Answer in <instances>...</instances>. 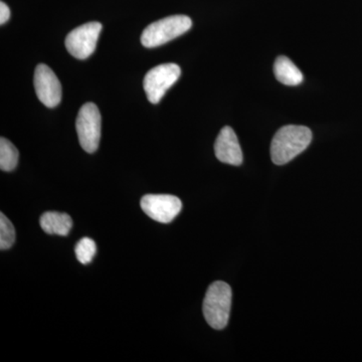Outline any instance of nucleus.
I'll return each mask as SVG.
<instances>
[{
    "mask_svg": "<svg viewBox=\"0 0 362 362\" xmlns=\"http://www.w3.org/2000/svg\"><path fill=\"white\" fill-rule=\"evenodd\" d=\"M312 141V132L308 127L287 125L274 136L271 144V157L274 163L284 165L299 156Z\"/></svg>",
    "mask_w": 362,
    "mask_h": 362,
    "instance_id": "f257e3e1",
    "label": "nucleus"
},
{
    "mask_svg": "<svg viewBox=\"0 0 362 362\" xmlns=\"http://www.w3.org/2000/svg\"><path fill=\"white\" fill-rule=\"evenodd\" d=\"M232 307V289L225 282L218 281L209 286L204 297V311L206 322L214 329L221 330L228 325Z\"/></svg>",
    "mask_w": 362,
    "mask_h": 362,
    "instance_id": "f03ea898",
    "label": "nucleus"
},
{
    "mask_svg": "<svg viewBox=\"0 0 362 362\" xmlns=\"http://www.w3.org/2000/svg\"><path fill=\"white\" fill-rule=\"evenodd\" d=\"M187 16H171L151 23L143 30L141 42L145 47H156L180 37L192 28Z\"/></svg>",
    "mask_w": 362,
    "mask_h": 362,
    "instance_id": "7ed1b4c3",
    "label": "nucleus"
},
{
    "mask_svg": "<svg viewBox=\"0 0 362 362\" xmlns=\"http://www.w3.org/2000/svg\"><path fill=\"white\" fill-rule=\"evenodd\" d=\"M101 114L94 103L83 105L76 120L78 141L88 153H94L101 139Z\"/></svg>",
    "mask_w": 362,
    "mask_h": 362,
    "instance_id": "20e7f679",
    "label": "nucleus"
},
{
    "mask_svg": "<svg viewBox=\"0 0 362 362\" xmlns=\"http://www.w3.org/2000/svg\"><path fill=\"white\" fill-rule=\"evenodd\" d=\"M180 75V66L176 64H163L151 69L143 81V88L150 103H159L166 90L175 84Z\"/></svg>",
    "mask_w": 362,
    "mask_h": 362,
    "instance_id": "39448f33",
    "label": "nucleus"
},
{
    "mask_svg": "<svg viewBox=\"0 0 362 362\" xmlns=\"http://www.w3.org/2000/svg\"><path fill=\"white\" fill-rule=\"evenodd\" d=\"M102 25L97 21L85 23L71 30L66 37V47L74 58L85 59L96 49Z\"/></svg>",
    "mask_w": 362,
    "mask_h": 362,
    "instance_id": "423d86ee",
    "label": "nucleus"
},
{
    "mask_svg": "<svg viewBox=\"0 0 362 362\" xmlns=\"http://www.w3.org/2000/svg\"><path fill=\"white\" fill-rule=\"evenodd\" d=\"M140 204L149 218L161 223H171L182 209L180 199L170 194H146Z\"/></svg>",
    "mask_w": 362,
    "mask_h": 362,
    "instance_id": "0eeeda50",
    "label": "nucleus"
},
{
    "mask_svg": "<svg viewBox=\"0 0 362 362\" xmlns=\"http://www.w3.org/2000/svg\"><path fill=\"white\" fill-rule=\"evenodd\" d=\"M33 84L35 94L45 107L54 108L61 103V82L49 66L40 64L35 68Z\"/></svg>",
    "mask_w": 362,
    "mask_h": 362,
    "instance_id": "6e6552de",
    "label": "nucleus"
},
{
    "mask_svg": "<svg viewBox=\"0 0 362 362\" xmlns=\"http://www.w3.org/2000/svg\"><path fill=\"white\" fill-rule=\"evenodd\" d=\"M216 158L223 163L239 166L243 163V152L235 131L230 126L221 130L214 143Z\"/></svg>",
    "mask_w": 362,
    "mask_h": 362,
    "instance_id": "1a4fd4ad",
    "label": "nucleus"
},
{
    "mask_svg": "<svg viewBox=\"0 0 362 362\" xmlns=\"http://www.w3.org/2000/svg\"><path fill=\"white\" fill-rule=\"evenodd\" d=\"M40 223L45 233L66 237L71 232L73 220L69 214L47 211L40 216Z\"/></svg>",
    "mask_w": 362,
    "mask_h": 362,
    "instance_id": "9d476101",
    "label": "nucleus"
},
{
    "mask_svg": "<svg viewBox=\"0 0 362 362\" xmlns=\"http://www.w3.org/2000/svg\"><path fill=\"white\" fill-rule=\"evenodd\" d=\"M274 73L279 82L286 86H297L303 82L302 71L287 57H279L274 65Z\"/></svg>",
    "mask_w": 362,
    "mask_h": 362,
    "instance_id": "9b49d317",
    "label": "nucleus"
},
{
    "mask_svg": "<svg viewBox=\"0 0 362 362\" xmlns=\"http://www.w3.org/2000/svg\"><path fill=\"white\" fill-rule=\"evenodd\" d=\"M18 149L6 138L0 139V168L4 171H13L18 163Z\"/></svg>",
    "mask_w": 362,
    "mask_h": 362,
    "instance_id": "f8f14e48",
    "label": "nucleus"
},
{
    "mask_svg": "<svg viewBox=\"0 0 362 362\" xmlns=\"http://www.w3.org/2000/svg\"><path fill=\"white\" fill-rule=\"evenodd\" d=\"M75 252L78 261L83 265H87L92 262L96 255V243L90 238H83L76 245Z\"/></svg>",
    "mask_w": 362,
    "mask_h": 362,
    "instance_id": "ddd939ff",
    "label": "nucleus"
},
{
    "mask_svg": "<svg viewBox=\"0 0 362 362\" xmlns=\"http://www.w3.org/2000/svg\"><path fill=\"white\" fill-rule=\"evenodd\" d=\"M16 242V230L11 221L4 216V214H0V249H11Z\"/></svg>",
    "mask_w": 362,
    "mask_h": 362,
    "instance_id": "4468645a",
    "label": "nucleus"
},
{
    "mask_svg": "<svg viewBox=\"0 0 362 362\" xmlns=\"http://www.w3.org/2000/svg\"><path fill=\"white\" fill-rule=\"evenodd\" d=\"M9 18H11V9L4 1L0 2V23L4 25Z\"/></svg>",
    "mask_w": 362,
    "mask_h": 362,
    "instance_id": "2eb2a0df",
    "label": "nucleus"
}]
</instances>
